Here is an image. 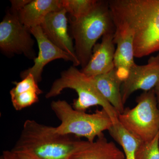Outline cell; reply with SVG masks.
<instances>
[{"label": "cell", "instance_id": "cell-20", "mask_svg": "<svg viewBox=\"0 0 159 159\" xmlns=\"http://www.w3.org/2000/svg\"><path fill=\"white\" fill-rule=\"evenodd\" d=\"M1 159H38L33 156L26 152L13 150L4 151Z\"/></svg>", "mask_w": 159, "mask_h": 159}, {"label": "cell", "instance_id": "cell-22", "mask_svg": "<svg viewBox=\"0 0 159 159\" xmlns=\"http://www.w3.org/2000/svg\"><path fill=\"white\" fill-rule=\"evenodd\" d=\"M154 90L155 93L158 106L159 107V81L157 85L156 86L155 88L154 89Z\"/></svg>", "mask_w": 159, "mask_h": 159}, {"label": "cell", "instance_id": "cell-11", "mask_svg": "<svg viewBox=\"0 0 159 159\" xmlns=\"http://www.w3.org/2000/svg\"><path fill=\"white\" fill-rule=\"evenodd\" d=\"M114 33L111 32L103 35L101 42L96 44L89 61L81 72L89 77L105 74L113 70L116 48Z\"/></svg>", "mask_w": 159, "mask_h": 159}, {"label": "cell", "instance_id": "cell-17", "mask_svg": "<svg viewBox=\"0 0 159 159\" xmlns=\"http://www.w3.org/2000/svg\"><path fill=\"white\" fill-rule=\"evenodd\" d=\"M97 0H61L63 9L70 18L77 19L88 14L96 6Z\"/></svg>", "mask_w": 159, "mask_h": 159}, {"label": "cell", "instance_id": "cell-7", "mask_svg": "<svg viewBox=\"0 0 159 159\" xmlns=\"http://www.w3.org/2000/svg\"><path fill=\"white\" fill-rule=\"evenodd\" d=\"M30 29L20 22L17 14L9 12L0 24V49L6 54H24L34 59L35 54Z\"/></svg>", "mask_w": 159, "mask_h": 159}, {"label": "cell", "instance_id": "cell-4", "mask_svg": "<svg viewBox=\"0 0 159 159\" xmlns=\"http://www.w3.org/2000/svg\"><path fill=\"white\" fill-rule=\"evenodd\" d=\"M51 107L61 121L60 124L55 127L57 132L61 134L83 137L89 142H93L103 135L104 131H108L114 123L102 108L93 113H87L74 109L67 101L62 100L52 101Z\"/></svg>", "mask_w": 159, "mask_h": 159}, {"label": "cell", "instance_id": "cell-21", "mask_svg": "<svg viewBox=\"0 0 159 159\" xmlns=\"http://www.w3.org/2000/svg\"><path fill=\"white\" fill-rule=\"evenodd\" d=\"M30 1L31 0H14L10 1L11 4V11L14 13H16L24 8Z\"/></svg>", "mask_w": 159, "mask_h": 159}, {"label": "cell", "instance_id": "cell-14", "mask_svg": "<svg viewBox=\"0 0 159 159\" xmlns=\"http://www.w3.org/2000/svg\"><path fill=\"white\" fill-rule=\"evenodd\" d=\"M62 8L61 0H31L24 8L15 13L17 14L20 22L30 29L40 26L50 12Z\"/></svg>", "mask_w": 159, "mask_h": 159}, {"label": "cell", "instance_id": "cell-15", "mask_svg": "<svg viewBox=\"0 0 159 159\" xmlns=\"http://www.w3.org/2000/svg\"><path fill=\"white\" fill-rule=\"evenodd\" d=\"M92 77L102 97L110 103L119 115L122 113L125 109L121 95L123 81L117 75L115 69L105 74Z\"/></svg>", "mask_w": 159, "mask_h": 159}, {"label": "cell", "instance_id": "cell-18", "mask_svg": "<svg viewBox=\"0 0 159 159\" xmlns=\"http://www.w3.org/2000/svg\"><path fill=\"white\" fill-rule=\"evenodd\" d=\"M42 93L43 91L29 90L10 95L12 106L16 110H21L38 102V96Z\"/></svg>", "mask_w": 159, "mask_h": 159}, {"label": "cell", "instance_id": "cell-10", "mask_svg": "<svg viewBox=\"0 0 159 159\" xmlns=\"http://www.w3.org/2000/svg\"><path fill=\"white\" fill-rule=\"evenodd\" d=\"M66 13V11L63 8L50 12L40 26L51 42L78 60L75 54L72 38L68 32Z\"/></svg>", "mask_w": 159, "mask_h": 159}, {"label": "cell", "instance_id": "cell-6", "mask_svg": "<svg viewBox=\"0 0 159 159\" xmlns=\"http://www.w3.org/2000/svg\"><path fill=\"white\" fill-rule=\"evenodd\" d=\"M137 104L118 116L122 126L142 142L151 141L159 133V107L154 90L137 97Z\"/></svg>", "mask_w": 159, "mask_h": 159}, {"label": "cell", "instance_id": "cell-16", "mask_svg": "<svg viewBox=\"0 0 159 159\" xmlns=\"http://www.w3.org/2000/svg\"><path fill=\"white\" fill-rule=\"evenodd\" d=\"M113 138L123 149L125 159H136V153L141 141L126 130L119 120L114 122L108 130Z\"/></svg>", "mask_w": 159, "mask_h": 159}, {"label": "cell", "instance_id": "cell-5", "mask_svg": "<svg viewBox=\"0 0 159 159\" xmlns=\"http://www.w3.org/2000/svg\"><path fill=\"white\" fill-rule=\"evenodd\" d=\"M66 89L74 90L78 95L72 106L74 109L85 112L92 107L99 106L107 113L113 122L118 121L119 114L99 93L93 77L87 76L74 66L61 72L60 77L54 81L46 94V98L56 97Z\"/></svg>", "mask_w": 159, "mask_h": 159}, {"label": "cell", "instance_id": "cell-1", "mask_svg": "<svg viewBox=\"0 0 159 159\" xmlns=\"http://www.w3.org/2000/svg\"><path fill=\"white\" fill-rule=\"evenodd\" d=\"M108 1L115 28L132 33L135 57L159 51V0Z\"/></svg>", "mask_w": 159, "mask_h": 159}, {"label": "cell", "instance_id": "cell-9", "mask_svg": "<svg viewBox=\"0 0 159 159\" xmlns=\"http://www.w3.org/2000/svg\"><path fill=\"white\" fill-rule=\"evenodd\" d=\"M159 81V54L152 56L146 64H135L130 69L121 86L123 103L125 104L135 91L141 90L146 92L153 89Z\"/></svg>", "mask_w": 159, "mask_h": 159}, {"label": "cell", "instance_id": "cell-13", "mask_svg": "<svg viewBox=\"0 0 159 159\" xmlns=\"http://www.w3.org/2000/svg\"><path fill=\"white\" fill-rule=\"evenodd\" d=\"M67 159H125L124 152L104 134L93 142L83 141Z\"/></svg>", "mask_w": 159, "mask_h": 159}, {"label": "cell", "instance_id": "cell-2", "mask_svg": "<svg viewBox=\"0 0 159 159\" xmlns=\"http://www.w3.org/2000/svg\"><path fill=\"white\" fill-rule=\"evenodd\" d=\"M83 141L75 136L58 134L56 127L28 119L12 150L38 159H67Z\"/></svg>", "mask_w": 159, "mask_h": 159}, {"label": "cell", "instance_id": "cell-19", "mask_svg": "<svg viewBox=\"0 0 159 159\" xmlns=\"http://www.w3.org/2000/svg\"><path fill=\"white\" fill-rule=\"evenodd\" d=\"M136 159H159V133L150 142H141L137 150Z\"/></svg>", "mask_w": 159, "mask_h": 159}, {"label": "cell", "instance_id": "cell-8", "mask_svg": "<svg viewBox=\"0 0 159 159\" xmlns=\"http://www.w3.org/2000/svg\"><path fill=\"white\" fill-rule=\"evenodd\" d=\"M30 30L37 41L39 51L37 57L34 59V65L20 74L22 79L31 74L38 83L40 82L44 67L54 60L62 59L66 61H71L75 67L80 65L78 60L51 42L43 33L40 26L31 28Z\"/></svg>", "mask_w": 159, "mask_h": 159}, {"label": "cell", "instance_id": "cell-12", "mask_svg": "<svg viewBox=\"0 0 159 159\" xmlns=\"http://www.w3.org/2000/svg\"><path fill=\"white\" fill-rule=\"evenodd\" d=\"M114 42L116 45L114 56L115 69L123 82L130 69L136 64L132 33L127 28H115Z\"/></svg>", "mask_w": 159, "mask_h": 159}, {"label": "cell", "instance_id": "cell-3", "mask_svg": "<svg viewBox=\"0 0 159 159\" xmlns=\"http://www.w3.org/2000/svg\"><path fill=\"white\" fill-rule=\"evenodd\" d=\"M69 20L75 54L83 69L89 61L97 41L115 31L108 1H98L88 14L77 19L70 18Z\"/></svg>", "mask_w": 159, "mask_h": 159}]
</instances>
